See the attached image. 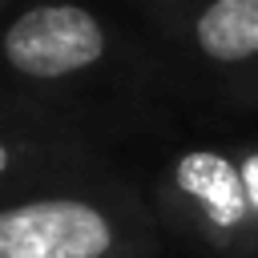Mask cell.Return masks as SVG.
I'll return each instance as SVG.
<instances>
[{"mask_svg": "<svg viewBox=\"0 0 258 258\" xmlns=\"http://www.w3.org/2000/svg\"><path fill=\"white\" fill-rule=\"evenodd\" d=\"M113 246V218L81 198H40L0 210V258H105Z\"/></svg>", "mask_w": 258, "mask_h": 258, "instance_id": "3957f363", "label": "cell"}, {"mask_svg": "<svg viewBox=\"0 0 258 258\" xmlns=\"http://www.w3.org/2000/svg\"><path fill=\"white\" fill-rule=\"evenodd\" d=\"M238 169H242V185H246V202H250V218H254V230H258V149L242 153V157H238Z\"/></svg>", "mask_w": 258, "mask_h": 258, "instance_id": "5b68a950", "label": "cell"}, {"mask_svg": "<svg viewBox=\"0 0 258 258\" xmlns=\"http://www.w3.org/2000/svg\"><path fill=\"white\" fill-rule=\"evenodd\" d=\"M194 40L218 64L258 60V0H210L194 20Z\"/></svg>", "mask_w": 258, "mask_h": 258, "instance_id": "277c9868", "label": "cell"}, {"mask_svg": "<svg viewBox=\"0 0 258 258\" xmlns=\"http://www.w3.org/2000/svg\"><path fill=\"white\" fill-rule=\"evenodd\" d=\"M105 44L109 40L101 20L81 4H36L20 12L0 36L8 69L28 81H60L85 73L105 56Z\"/></svg>", "mask_w": 258, "mask_h": 258, "instance_id": "6da1fadb", "label": "cell"}, {"mask_svg": "<svg viewBox=\"0 0 258 258\" xmlns=\"http://www.w3.org/2000/svg\"><path fill=\"white\" fill-rule=\"evenodd\" d=\"M165 181L177 194L185 218L214 246L234 250V254L258 250V230H254V218H250L238 157L218 153V149H185L169 165Z\"/></svg>", "mask_w": 258, "mask_h": 258, "instance_id": "7a4b0ae2", "label": "cell"}, {"mask_svg": "<svg viewBox=\"0 0 258 258\" xmlns=\"http://www.w3.org/2000/svg\"><path fill=\"white\" fill-rule=\"evenodd\" d=\"M8 165H12V149H8L4 141H0V177L8 173Z\"/></svg>", "mask_w": 258, "mask_h": 258, "instance_id": "8992f818", "label": "cell"}]
</instances>
